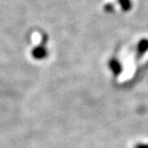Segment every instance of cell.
Returning <instances> with one entry per match:
<instances>
[{"instance_id":"2","label":"cell","mask_w":148,"mask_h":148,"mask_svg":"<svg viewBox=\"0 0 148 148\" xmlns=\"http://www.w3.org/2000/svg\"><path fill=\"white\" fill-rule=\"evenodd\" d=\"M120 2H121V6L123 7L124 10H130V7H131V2H130V0H120Z\"/></svg>"},{"instance_id":"3","label":"cell","mask_w":148,"mask_h":148,"mask_svg":"<svg viewBox=\"0 0 148 148\" xmlns=\"http://www.w3.org/2000/svg\"><path fill=\"white\" fill-rule=\"evenodd\" d=\"M134 148H148V144H143V143H140V144H136Z\"/></svg>"},{"instance_id":"1","label":"cell","mask_w":148,"mask_h":148,"mask_svg":"<svg viewBox=\"0 0 148 148\" xmlns=\"http://www.w3.org/2000/svg\"><path fill=\"white\" fill-rule=\"evenodd\" d=\"M137 47H138V52L141 53V54L145 53L148 50V39H142L139 42Z\"/></svg>"}]
</instances>
